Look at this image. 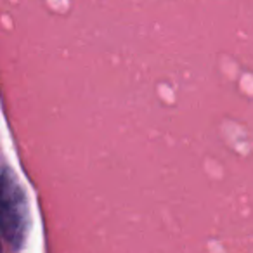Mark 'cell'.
Segmentation results:
<instances>
[{
    "label": "cell",
    "mask_w": 253,
    "mask_h": 253,
    "mask_svg": "<svg viewBox=\"0 0 253 253\" xmlns=\"http://www.w3.org/2000/svg\"><path fill=\"white\" fill-rule=\"evenodd\" d=\"M0 210V224L5 243L11 248H21L28 231V203L25 191L9 169H5L2 173Z\"/></svg>",
    "instance_id": "obj_1"
}]
</instances>
